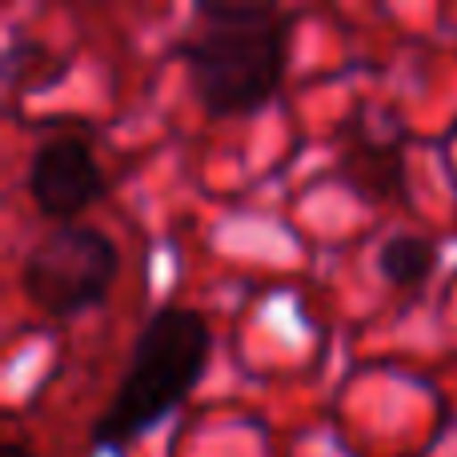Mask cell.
<instances>
[{"label": "cell", "instance_id": "5b68a950", "mask_svg": "<svg viewBox=\"0 0 457 457\" xmlns=\"http://www.w3.org/2000/svg\"><path fill=\"white\" fill-rule=\"evenodd\" d=\"M437 249L418 233H394L378 253V265L386 273L389 285H402V289H413L421 285L429 273H434Z\"/></svg>", "mask_w": 457, "mask_h": 457}, {"label": "cell", "instance_id": "3957f363", "mask_svg": "<svg viewBox=\"0 0 457 457\" xmlns=\"http://www.w3.org/2000/svg\"><path fill=\"white\" fill-rule=\"evenodd\" d=\"M117 265V245L96 225H53L24 257V297L48 317H77L109 293Z\"/></svg>", "mask_w": 457, "mask_h": 457}, {"label": "cell", "instance_id": "8992f818", "mask_svg": "<svg viewBox=\"0 0 457 457\" xmlns=\"http://www.w3.org/2000/svg\"><path fill=\"white\" fill-rule=\"evenodd\" d=\"M0 457H32V453H29V450H24V445H21V442H8V445H4V450H0Z\"/></svg>", "mask_w": 457, "mask_h": 457}, {"label": "cell", "instance_id": "277c9868", "mask_svg": "<svg viewBox=\"0 0 457 457\" xmlns=\"http://www.w3.org/2000/svg\"><path fill=\"white\" fill-rule=\"evenodd\" d=\"M104 189L101 165H96L88 141L80 137H53L29 161V197L40 217L69 225L80 217Z\"/></svg>", "mask_w": 457, "mask_h": 457}, {"label": "cell", "instance_id": "7a4b0ae2", "mask_svg": "<svg viewBox=\"0 0 457 457\" xmlns=\"http://www.w3.org/2000/svg\"><path fill=\"white\" fill-rule=\"evenodd\" d=\"M205 361H209L205 317L181 305L157 309L145 321L141 337H137L120 389L96 418L93 442L112 450V445H125L133 437H141L145 429H153L189 397Z\"/></svg>", "mask_w": 457, "mask_h": 457}, {"label": "cell", "instance_id": "6da1fadb", "mask_svg": "<svg viewBox=\"0 0 457 457\" xmlns=\"http://www.w3.org/2000/svg\"><path fill=\"white\" fill-rule=\"evenodd\" d=\"M197 12L185 61L201 104L217 117L261 109L285 77L289 16L265 0H205Z\"/></svg>", "mask_w": 457, "mask_h": 457}]
</instances>
